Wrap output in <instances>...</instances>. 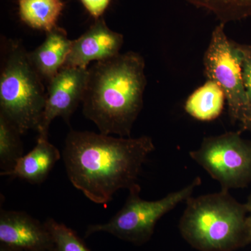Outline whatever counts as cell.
Here are the masks:
<instances>
[{"instance_id":"6da1fadb","label":"cell","mask_w":251,"mask_h":251,"mask_svg":"<svg viewBox=\"0 0 251 251\" xmlns=\"http://www.w3.org/2000/svg\"><path fill=\"white\" fill-rule=\"evenodd\" d=\"M155 150L150 137L115 138L91 131L68 133L62 157L73 186L90 201L111 202L121 189L137 186L144 163Z\"/></svg>"},{"instance_id":"7a4b0ae2","label":"cell","mask_w":251,"mask_h":251,"mask_svg":"<svg viewBox=\"0 0 251 251\" xmlns=\"http://www.w3.org/2000/svg\"><path fill=\"white\" fill-rule=\"evenodd\" d=\"M145 69L143 57L133 51L95 62L88 67L82 113L100 133L130 138L143 108Z\"/></svg>"},{"instance_id":"3957f363","label":"cell","mask_w":251,"mask_h":251,"mask_svg":"<svg viewBox=\"0 0 251 251\" xmlns=\"http://www.w3.org/2000/svg\"><path fill=\"white\" fill-rule=\"evenodd\" d=\"M179 224L181 237L199 251H234L249 245L247 209L229 191L191 196Z\"/></svg>"},{"instance_id":"277c9868","label":"cell","mask_w":251,"mask_h":251,"mask_svg":"<svg viewBox=\"0 0 251 251\" xmlns=\"http://www.w3.org/2000/svg\"><path fill=\"white\" fill-rule=\"evenodd\" d=\"M43 80L24 46L11 41L0 75V113L22 135L40 126L46 101Z\"/></svg>"},{"instance_id":"5b68a950","label":"cell","mask_w":251,"mask_h":251,"mask_svg":"<svg viewBox=\"0 0 251 251\" xmlns=\"http://www.w3.org/2000/svg\"><path fill=\"white\" fill-rule=\"evenodd\" d=\"M201 184V177L198 176L179 191L153 201L142 199L140 196L141 188L137 185L128 191L129 194L122 209L108 222L89 226L85 237L103 232L125 242L143 245L152 237L158 221L180 203L191 198L196 188Z\"/></svg>"},{"instance_id":"8992f818","label":"cell","mask_w":251,"mask_h":251,"mask_svg":"<svg viewBox=\"0 0 251 251\" xmlns=\"http://www.w3.org/2000/svg\"><path fill=\"white\" fill-rule=\"evenodd\" d=\"M189 155L222 190L244 188L251 183V140L238 132L206 137Z\"/></svg>"},{"instance_id":"52a82bcc","label":"cell","mask_w":251,"mask_h":251,"mask_svg":"<svg viewBox=\"0 0 251 251\" xmlns=\"http://www.w3.org/2000/svg\"><path fill=\"white\" fill-rule=\"evenodd\" d=\"M226 24L220 23L211 34L204 54L206 79L216 82L224 90L231 120L239 122L244 130L247 126L248 103L243 82L242 61L237 43L225 32Z\"/></svg>"},{"instance_id":"ba28073f","label":"cell","mask_w":251,"mask_h":251,"mask_svg":"<svg viewBox=\"0 0 251 251\" xmlns=\"http://www.w3.org/2000/svg\"><path fill=\"white\" fill-rule=\"evenodd\" d=\"M88 69L62 67L49 82L39 136L48 137L51 122L62 117L67 123L82 103L88 80Z\"/></svg>"},{"instance_id":"9c48e42d","label":"cell","mask_w":251,"mask_h":251,"mask_svg":"<svg viewBox=\"0 0 251 251\" xmlns=\"http://www.w3.org/2000/svg\"><path fill=\"white\" fill-rule=\"evenodd\" d=\"M123 43V35L110 29L103 17L95 20L82 35L73 41L72 49L62 67L88 69L92 62L118 55Z\"/></svg>"},{"instance_id":"30bf717a","label":"cell","mask_w":251,"mask_h":251,"mask_svg":"<svg viewBox=\"0 0 251 251\" xmlns=\"http://www.w3.org/2000/svg\"><path fill=\"white\" fill-rule=\"evenodd\" d=\"M1 245L24 251H54L53 241L45 223L23 211L0 213Z\"/></svg>"},{"instance_id":"8fae6325","label":"cell","mask_w":251,"mask_h":251,"mask_svg":"<svg viewBox=\"0 0 251 251\" xmlns=\"http://www.w3.org/2000/svg\"><path fill=\"white\" fill-rule=\"evenodd\" d=\"M60 158L58 149L50 143L48 137L39 136L36 146L23 155L11 171L1 173V175L18 178L31 184H41Z\"/></svg>"},{"instance_id":"7c38bea8","label":"cell","mask_w":251,"mask_h":251,"mask_svg":"<svg viewBox=\"0 0 251 251\" xmlns=\"http://www.w3.org/2000/svg\"><path fill=\"white\" fill-rule=\"evenodd\" d=\"M72 42L66 31L57 26L46 33L41 45L29 52L31 62L43 80L49 82L58 74L70 52Z\"/></svg>"},{"instance_id":"4fadbf2b","label":"cell","mask_w":251,"mask_h":251,"mask_svg":"<svg viewBox=\"0 0 251 251\" xmlns=\"http://www.w3.org/2000/svg\"><path fill=\"white\" fill-rule=\"evenodd\" d=\"M226 99L221 87L214 81L207 80L189 96L185 103V111L199 121H212L222 113Z\"/></svg>"},{"instance_id":"5bb4252c","label":"cell","mask_w":251,"mask_h":251,"mask_svg":"<svg viewBox=\"0 0 251 251\" xmlns=\"http://www.w3.org/2000/svg\"><path fill=\"white\" fill-rule=\"evenodd\" d=\"M64 7L62 0H18L21 21L33 29L52 30Z\"/></svg>"},{"instance_id":"9a60e30c","label":"cell","mask_w":251,"mask_h":251,"mask_svg":"<svg viewBox=\"0 0 251 251\" xmlns=\"http://www.w3.org/2000/svg\"><path fill=\"white\" fill-rule=\"evenodd\" d=\"M198 9L205 10L220 23L242 21L251 17V0H185Z\"/></svg>"},{"instance_id":"2e32d148","label":"cell","mask_w":251,"mask_h":251,"mask_svg":"<svg viewBox=\"0 0 251 251\" xmlns=\"http://www.w3.org/2000/svg\"><path fill=\"white\" fill-rule=\"evenodd\" d=\"M22 135L17 127L0 113V168L1 173L11 171L23 156Z\"/></svg>"},{"instance_id":"e0dca14e","label":"cell","mask_w":251,"mask_h":251,"mask_svg":"<svg viewBox=\"0 0 251 251\" xmlns=\"http://www.w3.org/2000/svg\"><path fill=\"white\" fill-rule=\"evenodd\" d=\"M45 224L53 241L54 251H90L76 232L66 225L53 219L46 220Z\"/></svg>"},{"instance_id":"ac0fdd59","label":"cell","mask_w":251,"mask_h":251,"mask_svg":"<svg viewBox=\"0 0 251 251\" xmlns=\"http://www.w3.org/2000/svg\"><path fill=\"white\" fill-rule=\"evenodd\" d=\"M237 47L240 52L243 82L248 103L247 123L244 130L251 132V45L237 43Z\"/></svg>"},{"instance_id":"d6986e66","label":"cell","mask_w":251,"mask_h":251,"mask_svg":"<svg viewBox=\"0 0 251 251\" xmlns=\"http://www.w3.org/2000/svg\"><path fill=\"white\" fill-rule=\"evenodd\" d=\"M85 9L95 20L103 17L111 0H80Z\"/></svg>"},{"instance_id":"ffe728a7","label":"cell","mask_w":251,"mask_h":251,"mask_svg":"<svg viewBox=\"0 0 251 251\" xmlns=\"http://www.w3.org/2000/svg\"><path fill=\"white\" fill-rule=\"evenodd\" d=\"M246 207L247 209V232L248 242L251 244V193L246 203Z\"/></svg>"},{"instance_id":"44dd1931","label":"cell","mask_w":251,"mask_h":251,"mask_svg":"<svg viewBox=\"0 0 251 251\" xmlns=\"http://www.w3.org/2000/svg\"><path fill=\"white\" fill-rule=\"evenodd\" d=\"M0 251H24L21 250H18V249H12V248H9L6 247V246L1 245L0 247Z\"/></svg>"}]
</instances>
